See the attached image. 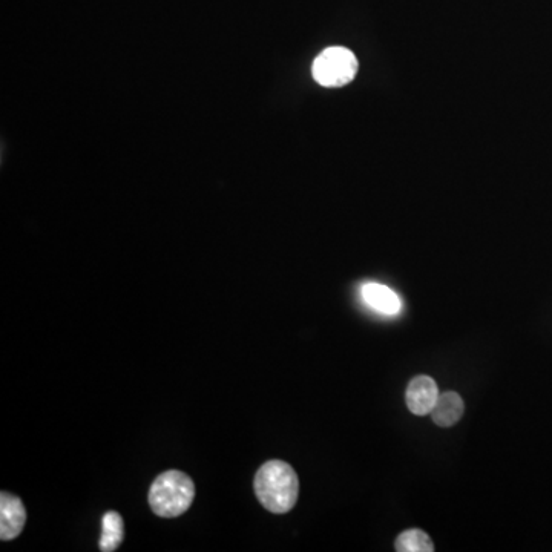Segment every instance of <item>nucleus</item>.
Segmentation results:
<instances>
[{
    "label": "nucleus",
    "mask_w": 552,
    "mask_h": 552,
    "mask_svg": "<svg viewBox=\"0 0 552 552\" xmlns=\"http://www.w3.org/2000/svg\"><path fill=\"white\" fill-rule=\"evenodd\" d=\"M255 493L270 513L286 514L296 505L299 480L295 470L283 460H269L255 476Z\"/></svg>",
    "instance_id": "nucleus-1"
},
{
    "label": "nucleus",
    "mask_w": 552,
    "mask_h": 552,
    "mask_svg": "<svg viewBox=\"0 0 552 552\" xmlns=\"http://www.w3.org/2000/svg\"><path fill=\"white\" fill-rule=\"evenodd\" d=\"M195 497V485L183 471L161 473L149 490V505L157 516L174 519L191 508Z\"/></svg>",
    "instance_id": "nucleus-2"
},
{
    "label": "nucleus",
    "mask_w": 552,
    "mask_h": 552,
    "mask_svg": "<svg viewBox=\"0 0 552 552\" xmlns=\"http://www.w3.org/2000/svg\"><path fill=\"white\" fill-rule=\"evenodd\" d=\"M358 73V59L352 51L342 46H332L322 51L312 66L313 79L326 88L349 85Z\"/></svg>",
    "instance_id": "nucleus-3"
},
{
    "label": "nucleus",
    "mask_w": 552,
    "mask_h": 552,
    "mask_svg": "<svg viewBox=\"0 0 552 552\" xmlns=\"http://www.w3.org/2000/svg\"><path fill=\"white\" fill-rule=\"evenodd\" d=\"M437 399H439V388L433 378L421 375L411 379L405 393V401L411 413L416 416L431 414Z\"/></svg>",
    "instance_id": "nucleus-4"
},
{
    "label": "nucleus",
    "mask_w": 552,
    "mask_h": 552,
    "mask_svg": "<svg viewBox=\"0 0 552 552\" xmlns=\"http://www.w3.org/2000/svg\"><path fill=\"white\" fill-rule=\"evenodd\" d=\"M27 523V510L19 497L0 494V539L13 540L20 536Z\"/></svg>",
    "instance_id": "nucleus-5"
},
{
    "label": "nucleus",
    "mask_w": 552,
    "mask_h": 552,
    "mask_svg": "<svg viewBox=\"0 0 552 552\" xmlns=\"http://www.w3.org/2000/svg\"><path fill=\"white\" fill-rule=\"evenodd\" d=\"M464 411V399L460 398L454 391H445V393L439 395V399H437L436 405L431 411V418H433L434 424L439 425V427H453L462 419Z\"/></svg>",
    "instance_id": "nucleus-6"
},
{
    "label": "nucleus",
    "mask_w": 552,
    "mask_h": 552,
    "mask_svg": "<svg viewBox=\"0 0 552 552\" xmlns=\"http://www.w3.org/2000/svg\"><path fill=\"white\" fill-rule=\"evenodd\" d=\"M362 298L372 309L385 315H396L401 312L402 303L393 290L382 284L368 283L362 287Z\"/></svg>",
    "instance_id": "nucleus-7"
},
{
    "label": "nucleus",
    "mask_w": 552,
    "mask_h": 552,
    "mask_svg": "<svg viewBox=\"0 0 552 552\" xmlns=\"http://www.w3.org/2000/svg\"><path fill=\"white\" fill-rule=\"evenodd\" d=\"M102 539L100 549L103 552L117 551L125 539V523L123 517L117 511H109L102 520Z\"/></svg>",
    "instance_id": "nucleus-8"
},
{
    "label": "nucleus",
    "mask_w": 552,
    "mask_h": 552,
    "mask_svg": "<svg viewBox=\"0 0 552 552\" xmlns=\"http://www.w3.org/2000/svg\"><path fill=\"white\" fill-rule=\"evenodd\" d=\"M398 552H433L434 545L430 536L421 529H408L399 534L395 542Z\"/></svg>",
    "instance_id": "nucleus-9"
}]
</instances>
